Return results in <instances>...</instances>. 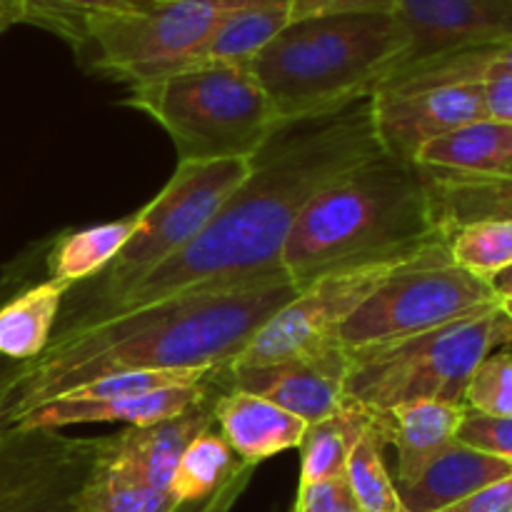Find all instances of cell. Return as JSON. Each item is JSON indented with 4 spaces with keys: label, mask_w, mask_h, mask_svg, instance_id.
I'll list each match as a JSON object with an SVG mask.
<instances>
[{
    "label": "cell",
    "mask_w": 512,
    "mask_h": 512,
    "mask_svg": "<svg viewBox=\"0 0 512 512\" xmlns=\"http://www.w3.org/2000/svg\"><path fill=\"white\" fill-rule=\"evenodd\" d=\"M378 155L383 150L375 138L370 98L330 118L278 130L253 158L245 183L230 195L200 238L145 275L108 315L183 290L283 270L280 255L305 205L330 183Z\"/></svg>",
    "instance_id": "6da1fadb"
},
{
    "label": "cell",
    "mask_w": 512,
    "mask_h": 512,
    "mask_svg": "<svg viewBox=\"0 0 512 512\" xmlns=\"http://www.w3.org/2000/svg\"><path fill=\"white\" fill-rule=\"evenodd\" d=\"M298 293L283 270L183 290L140 308L55 333L28 363L10 405L18 425L78 385L133 370H213L233 363L253 335Z\"/></svg>",
    "instance_id": "7a4b0ae2"
},
{
    "label": "cell",
    "mask_w": 512,
    "mask_h": 512,
    "mask_svg": "<svg viewBox=\"0 0 512 512\" xmlns=\"http://www.w3.org/2000/svg\"><path fill=\"white\" fill-rule=\"evenodd\" d=\"M443 235L415 163L378 155L320 190L300 213L280 268L298 290L358 265L405 260Z\"/></svg>",
    "instance_id": "3957f363"
},
{
    "label": "cell",
    "mask_w": 512,
    "mask_h": 512,
    "mask_svg": "<svg viewBox=\"0 0 512 512\" xmlns=\"http://www.w3.org/2000/svg\"><path fill=\"white\" fill-rule=\"evenodd\" d=\"M405 30L395 13L295 20L250 63L278 130L330 118L373 98L400 68Z\"/></svg>",
    "instance_id": "277c9868"
},
{
    "label": "cell",
    "mask_w": 512,
    "mask_h": 512,
    "mask_svg": "<svg viewBox=\"0 0 512 512\" xmlns=\"http://www.w3.org/2000/svg\"><path fill=\"white\" fill-rule=\"evenodd\" d=\"M170 135L178 163L253 160L278 133L250 65H203L130 85L123 98Z\"/></svg>",
    "instance_id": "5b68a950"
},
{
    "label": "cell",
    "mask_w": 512,
    "mask_h": 512,
    "mask_svg": "<svg viewBox=\"0 0 512 512\" xmlns=\"http://www.w3.org/2000/svg\"><path fill=\"white\" fill-rule=\"evenodd\" d=\"M250 168L253 160L240 158L178 163L165 188L138 210V228L118 258L98 278L65 295V318L55 333L105 318L145 275L183 253L245 183Z\"/></svg>",
    "instance_id": "8992f818"
},
{
    "label": "cell",
    "mask_w": 512,
    "mask_h": 512,
    "mask_svg": "<svg viewBox=\"0 0 512 512\" xmlns=\"http://www.w3.org/2000/svg\"><path fill=\"white\" fill-rule=\"evenodd\" d=\"M512 343V320L503 303L445 328L348 353L345 400L370 415L403 403L435 400L463 405L475 368Z\"/></svg>",
    "instance_id": "52a82bcc"
},
{
    "label": "cell",
    "mask_w": 512,
    "mask_h": 512,
    "mask_svg": "<svg viewBox=\"0 0 512 512\" xmlns=\"http://www.w3.org/2000/svg\"><path fill=\"white\" fill-rule=\"evenodd\" d=\"M500 303L493 283L460 268L448 240L435 238L390 270L345 320L338 343L345 353H355L475 318Z\"/></svg>",
    "instance_id": "ba28073f"
},
{
    "label": "cell",
    "mask_w": 512,
    "mask_h": 512,
    "mask_svg": "<svg viewBox=\"0 0 512 512\" xmlns=\"http://www.w3.org/2000/svg\"><path fill=\"white\" fill-rule=\"evenodd\" d=\"M255 0H153L85 18L78 53L90 68L133 85L183 68L235 10Z\"/></svg>",
    "instance_id": "9c48e42d"
},
{
    "label": "cell",
    "mask_w": 512,
    "mask_h": 512,
    "mask_svg": "<svg viewBox=\"0 0 512 512\" xmlns=\"http://www.w3.org/2000/svg\"><path fill=\"white\" fill-rule=\"evenodd\" d=\"M398 263L403 260L358 265L313 280L253 335L230 368L278 363L340 348L338 333L345 320L370 298Z\"/></svg>",
    "instance_id": "30bf717a"
},
{
    "label": "cell",
    "mask_w": 512,
    "mask_h": 512,
    "mask_svg": "<svg viewBox=\"0 0 512 512\" xmlns=\"http://www.w3.org/2000/svg\"><path fill=\"white\" fill-rule=\"evenodd\" d=\"M103 438L60 430L0 433V512H80L78 498Z\"/></svg>",
    "instance_id": "8fae6325"
},
{
    "label": "cell",
    "mask_w": 512,
    "mask_h": 512,
    "mask_svg": "<svg viewBox=\"0 0 512 512\" xmlns=\"http://www.w3.org/2000/svg\"><path fill=\"white\" fill-rule=\"evenodd\" d=\"M380 150L413 163L425 143L485 118L483 83L440 85L413 93H378L370 98Z\"/></svg>",
    "instance_id": "7c38bea8"
},
{
    "label": "cell",
    "mask_w": 512,
    "mask_h": 512,
    "mask_svg": "<svg viewBox=\"0 0 512 512\" xmlns=\"http://www.w3.org/2000/svg\"><path fill=\"white\" fill-rule=\"evenodd\" d=\"M395 18L408 40L398 70L458 50L512 43V0H400Z\"/></svg>",
    "instance_id": "4fadbf2b"
},
{
    "label": "cell",
    "mask_w": 512,
    "mask_h": 512,
    "mask_svg": "<svg viewBox=\"0 0 512 512\" xmlns=\"http://www.w3.org/2000/svg\"><path fill=\"white\" fill-rule=\"evenodd\" d=\"M345 370L348 353L343 348H330L325 353L278 363L245 368L225 365L218 370V383L225 390L258 395L310 425L333 415L345 403Z\"/></svg>",
    "instance_id": "5bb4252c"
},
{
    "label": "cell",
    "mask_w": 512,
    "mask_h": 512,
    "mask_svg": "<svg viewBox=\"0 0 512 512\" xmlns=\"http://www.w3.org/2000/svg\"><path fill=\"white\" fill-rule=\"evenodd\" d=\"M220 393H223V385L218 383V373H215V390L203 403L160 423L105 435V450L135 480L148 488L170 493V483H173L175 468L185 448L198 435L215 428V403Z\"/></svg>",
    "instance_id": "9a60e30c"
},
{
    "label": "cell",
    "mask_w": 512,
    "mask_h": 512,
    "mask_svg": "<svg viewBox=\"0 0 512 512\" xmlns=\"http://www.w3.org/2000/svg\"><path fill=\"white\" fill-rule=\"evenodd\" d=\"M215 373L198 385H180V388H165L158 393L133 395V398L78 400L63 395V398L50 400V403L40 405L33 413L25 415L18 428L63 430L73 428V425L95 423H123L125 428H143V425L175 418V415L203 403L215 390Z\"/></svg>",
    "instance_id": "2e32d148"
},
{
    "label": "cell",
    "mask_w": 512,
    "mask_h": 512,
    "mask_svg": "<svg viewBox=\"0 0 512 512\" xmlns=\"http://www.w3.org/2000/svg\"><path fill=\"white\" fill-rule=\"evenodd\" d=\"M215 425L240 463L258 468L265 460L300 448L308 423L285 413L278 405L243 393L225 390L215 403Z\"/></svg>",
    "instance_id": "e0dca14e"
},
{
    "label": "cell",
    "mask_w": 512,
    "mask_h": 512,
    "mask_svg": "<svg viewBox=\"0 0 512 512\" xmlns=\"http://www.w3.org/2000/svg\"><path fill=\"white\" fill-rule=\"evenodd\" d=\"M508 475H512L508 460L485 455L455 440L413 480L395 485L405 512H443Z\"/></svg>",
    "instance_id": "ac0fdd59"
},
{
    "label": "cell",
    "mask_w": 512,
    "mask_h": 512,
    "mask_svg": "<svg viewBox=\"0 0 512 512\" xmlns=\"http://www.w3.org/2000/svg\"><path fill=\"white\" fill-rule=\"evenodd\" d=\"M463 415L465 405L435 403V400H415L373 415L385 448H393L398 458L393 475L395 483L413 480L435 455L455 443Z\"/></svg>",
    "instance_id": "d6986e66"
},
{
    "label": "cell",
    "mask_w": 512,
    "mask_h": 512,
    "mask_svg": "<svg viewBox=\"0 0 512 512\" xmlns=\"http://www.w3.org/2000/svg\"><path fill=\"white\" fill-rule=\"evenodd\" d=\"M435 230L445 240L478 220H512L510 175H450L420 168Z\"/></svg>",
    "instance_id": "ffe728a7"
},
{
    "label": "cell",
    "mask_w": 512,
    "mask_h": 512,
    "mask_svg": "<svg viewBox=\"0 0 512 512\" xmlns=\"http://www.w3.org/2000/svg\"><path fill=\"white\" fill-rule=\"evenodd\" d=\"M413 163L418 168L450 175H510L512 125L490 118L475 120L425 143Z\"/></svg>",
    "instance_id": "44dd1931"
},
{
    "label": "cell",
    "mask_w": 512,
    "mask_h": 512,
    "mask_svg": "<svg viewBox=\"0 0 512 512\" xmlns=\"http://www.w3.org/2000/svg\"><path fill=\"white\" fill-rule=\"evenodd\" d=\"M68 293L65 285L43 280L0 305V358L13 363L40 358L53 340Z\"/></svg>",
    "instance_id": "7402d4cb"
},
{
    "label": "cell",
    "mask_w": 512,
    "mask_h": 512,
    "mask_svg": "<svg viewBox=\"0 0 512 512\" xmlns=\"http://www.w3.org/2000/svg\"><path fill=\"white\" fill-rule=\"evenodd\" d=\"M288 25V0H255L230 13L215 28L208 43L180 70L203 68V65H250L258 58L260 50Z\"/></svg>",
    "instance_id": "603a6c76"
},
{
    "label": "cell",
    "mask_w": 512,
    "mask_h": 512,
    "mask_svg": "<svg viewBox=\"0 0 512 512\" xmlns=\"http://www.w3.org/2000/svg\"><path fill=\"white\" fill-rule=\"evenodd\" d=\"M135 228H138V213L63 235L60 240H55L53 250L45 260L48 280L73 290L75 285L98 278L128 245Z\"/></svg>",
    "instance_id": "cb8c5ba5"
},
{
    "label": "cell",
    "mask_w": 512,
    "mask_h": 512,
    "mask_svg": "<svg viewBox=\"0 0 512 512\" xmlns=\"http://www.w3.org/2000/svg\"><path fill=\"white\" fill-rule=\"evenodd\" d=\"M373 425V415L345 400L333 415L308 425L300 443V485L345 478L348 458Z\"/></svg>",
    "instance_id": "d4e9b609"
},
{
    "label": "cell",
    "mask_w": 512,
    "mask_h": 512,
    "mask_svg": "<svg viewBox=\"0 0 512 512\" xmlns=\"http://www.w3.org/2000/svg\"><path fill=\"white\" fill-rule=\"evenodd\" d=\"M495 75H512V43L483 45V48H468L423 60L398 70L393 78L385 80L378 93H413V90L440 88V85L485 83Z\"/></svg>",
    "instance_id": "484cf974"
},
{
    "label": "cell",
    "mask_w": 512,
    "mask_h": 512,
    "mask_svg": "<svg viewBox=\"0 0 512 512\" xmlns=\"http://www.w3.org/2000/svg\"><path fill=\"white\" fill-rule=\"evenodd\" d=\"M178 503L125 473L105 450V435L78 498L80 512H175Z\"/></svg>",
    "instance_id": "4316f807"
},
{
    "label": "cell",
    "mask_w": 512,
    "mask_h": 512,
    "mask_svg": "<svg viewBox=\"0 0 512 512\" xmlns=\"http://www.w3.org/2000/svg\"><path fill=\"white\" fill-rule=\"evenodd\" d=\"M238 465L240 460L223 435L215 433V428L208 430L185 448L170 483V495L178 505L203 503L235 473Z\"/></svg>",
    "instance_id": "83f0119b"
},
{
    "label": "cell",
    "mask_w": 512,
    "mask_h": 512,
    "mask_svg": "<svg viewBox=\"0 0 512 512\" xmlns=\"http://www.w3.org/2000/svg\"><path fill=\"white\" fill-rule=\"evenodd\" d=\"M345 480L360 512H405L398 485L385 463V440L375 423L365 430L360 443L350 453Z\"/></svg>",
    "instance_id": "f1b7e54d"
},
{
    "label": "cell",
    "mask_w": 512,
    "mask_h": 512,
    "mask_svg": "<svg viewBox=\"0 0 512 512\" xmlns=\"http://www.w3.org/2000/svg\"><path fill=\"white\" fill-rule=\"evenodd\" d=\"M450 255L475 278L493 283L512 268V220H478L448 238Z\"/></svg>",
    "instance_id": "f546056e"
},
{
    "label": "cell",
    "mask_w": 512,
    "mask_h": 512,
    "mask_svg": "<svg viewBox=\"0 0 512 512\" xmlns=\"http://www.w3.org/2000/svg\"><path fill=\"white\" fill-rule=\"evenodd\" d=\"M465 408L475 413L512 418V353L495 350L475 368L463 398Z\"/></svg>",
    "instance_id": "4dcf8cb0"
},
{
    "label": "cell",
    "mask_w": 512,
    "mask_h": 512,
    "mask_svg": "<svg viewBox=\"0 0 512 512\" xmlns=\"http://www.w3.org/2000/svg\"><path fill=\"white\" fill-rule=\"evenodd\" d=\"M455 440L480 450V453L512 463V418H495V415L465 408Z\"/></svg>",
    "instance_id": "1f68e13d"
},
{
    "label": "cell",
    "mask_w": 512,
    "mask_h": 512,
    "mask_svg": "<svg viewBox=\"0 0 512 512\" xmlns=\"http://www.w3.org/2000/svg\"><path fill=\"white\" fill-rule=\"evenodd\" d=\"M293 512H360L345 478L298 485Z\"/></svg>",
    "instance_id": "d6a6232c"
},
{
    "label": "cell",
    "mask_w": 512,
    "mask_h": 512,
    "mask_svg": "<svg viewBox=\"0 0 512 512\" xmlns=\"http://www.w3.org/2000/svg\"><path fill=\"white\" fill-rule=\"evenodd\" d=\"M400 0H288L290 23L308 18H330V15H368L395 13Z\"/></svg>",
    "instance_id": "836d02e7"
},
{
    "label": "cell",
    "mask_w": 512,
    "mask_h": 512,
    "mask_svg": "<svg viewBox=\"0 0 512 512\" xmlns=\"http://www.w3.org/2000/svg\"><path fill=\"white\" fill-rule=\"evenodd\" d=\"M255 470H258L255 465L240 463L238 468H235V473L230 475V478L225 480V483L220 485V488L215 490V493L210 495L208 500H203V503L178 505L175 512H230L235 508V503L243 498L245 490H248L250 480H253V475H255Z\"/></svg>",
    "instance_id": "e575fe53"
},
{
    "label": "cell",
    "mask_w": 512,
    "mask_h": 512,
    "mask_svg": "<svg viewBox=\"0 0 512 512\" xmlns=\"http://www.w3.org/2000/svg\"><path fill=\"white\" fill-rule=\"evenodd\" d=\"M443 512H512V475L485 485L483 490Z\"/></svg>",
    "instance_id": "d590c367"
},
{
    "label": "cell",
    "mask_w": 512,
    "mask_h": 512,
    "mask_svg": "<svg viewBox=\"0 0 512 512\" xmlns=\"http://www.w3.org/2000/svg\"><path fill=\"white\" fill-rule=\"evenodd\" d=\"M485 118L512 125V75H495L483 83Z\"/></svg>",
    "instance_id": "8d00e7d4"
},
{
    "label": "cell",
    "mask_w": 512,
    "mask_h": 512,
    "mask_svg": "<svg viewBox=\"0 0 512 512\" xmlns=\"http://www.w3.org/2000/svg\"><path fill=\"white\" fill-rule=\"evenodd\" d=\"M28 363H13V360L0 358V433L10 425V405H13V395L18 390L20 378H23Z\"/></svg>",
    "instance_id": "74e56055"
},
{
    "label": "cell",
    "mask_w": 512,
    "mask_h": 512,
    "mask_svg": "<svg viewBox=\"0 0 512 512\" xmlns=\"http://www.w3.org/2000/svg\"><path fill=\"white\" fill-rule=\"evenodd\" d=\"M493 288L498 290L500 298H512V268L493 280Z\"/></svg>",
    "instance_id": "f35d334b"
},
{
    "label": "cell",
    "mask_w": 512,
    "mask_h": 512,
    "mask_svg": "<svg viewBox=\"0 0 512 512\" xmlns=\"http://www.w3.org/2000/svg\"><path fill=\"white\" fill-rule=\"evenodd\" d=\"M0 8L10 10L18 18V23H23V0H0Z\"/></svg>",
    "instance_id": "ab89813d"
},
{
    "label": "cell",
    "mask_w": 512,
    "mask_h": 512,
    "mask_svg": "<svg viewBox=\"0 0 512 512\" xmlns=\"http://www.w3.org/2000/svg\"><path fill=\"white\" fill-rule=\"evenodd\" d=\"M15 23H18V18H15V15L10 13V10L0 8V33H5V30H8V28H13Z\"/></svg>",
    "instance_id": "60d3db41"
},
{
    "label": "cell",
    "mask_w": 512,
    "mask_h": 512,
    "mask_svg": "<svg viewBox=\"0 0 512 512\" xmlns=\"http://www.w3.org/2000/svg\"><path fill=\"white\" fill-rule=\"evenodd\" d=\"M503 308H505V313H508L510 320H512V298H503Z\"/></svg>",
    "instance_id": "b9f144b4"
}]
</instances>
